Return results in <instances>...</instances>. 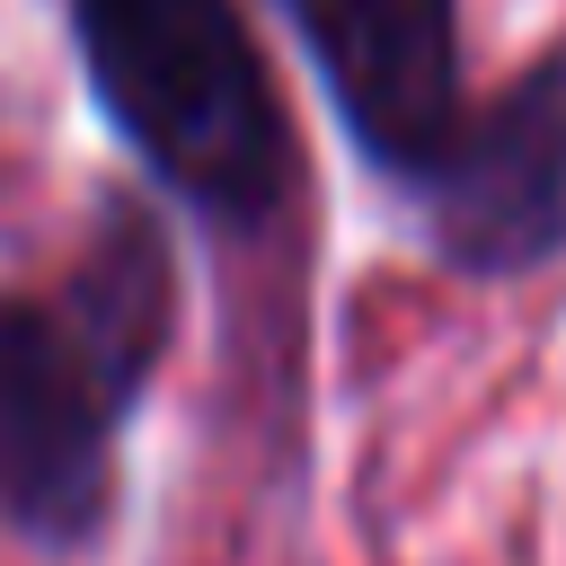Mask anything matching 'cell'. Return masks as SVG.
Listing matches in <instances>:
<instances>
[{
	"instance_id": "6da1fadb",
	"label": "cell",
	"mask_w": 566,
	"mask_h": 566,
	"mask_svg": "<svg viewBox=\"0 0 566 566\" xmlns=\"http://www.w3.org/2000/svg\"><path fill=\"white\" fill-rule=\"evenodd\" d=\"M80 71L124 150L203 221H265L292 177V133L265 53L230 0H62Z\"/></svg>"
},
{
	"instance_id": "7a4b0ae2",
	"label": "cell",
	"mask_w": 566,
	"mask_h": 566,
	"mask_svg": "<svg viewBox=\"0 0 566 566\" xmlns=\"http://www.w3.org/2000/svg\"><path fill=\"white\" fill-rule=\"evenodd\" d=\"M124 407L62 310L0 301V513L27 539L71 548L97 531Z\"/></svg>"
},
{
	"instance_id": "5b68a950",
	"label": "cell",
	"mask_w": 566,
	"mask_h": 566,
	"mask_svg": "<svg viewBox=\"0 0 566 566\" xmlns=\"http://www.w3.org/2000/svg\"><path fill=\"white\" fill-rule=\"evenodd\" d=\"M62 318L80 327V345L97 354V371L133 398L142 371L159 363V336H168V248H159V230L142 212H115L106 221V239L80 265Z\"/></svg>"
},
{
	"instance_id": "3957f363",
	"label": "cell",
	"mask_w": 566,
	"mask_h": 566,
	"mask_svg": "<svg viewBox=\"0 0 566 566\" xmlns=\"http://www.w3.org/2000/svg\"><path fill=\"white\" fill-rule=\"evenodd\" d=\"M416 186L433 195V239L460 274L548 265L566 248V53H539L495 106L460 115Z\"/></svg>"
},
{
	"instance_id": "277c9868",
	"label": "cell",
	"mask_w": 566,
	"mask_h": 566,
	"mask_svg": "<svg viewBox=\"0 0 566 566\" xmlns=\"http://www.w3.org/2000/svg\"><path fill=\"white\" fill-rule=\"evenodd\" d=\"M292 18L345 133L389 177H424L460 133V0H292Z\"/></svg>"
}]
</instances>
